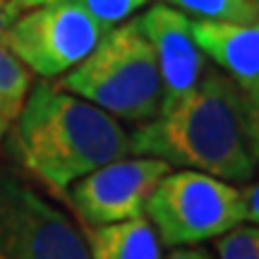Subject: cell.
Here are the masks:
<instances>
[{
  "instance_id": "44dd1931",
  "label": "cell",
  "mask_w": 259,
  "mask_h": 259,
  "mask_svg": "<svg viewBox=\"0 0 259 259\" xmlns=\"http://www.w3.org/2000/svg\"><path fill=\"white\" fill-rule=\"evenodd\" d=\"M254 3H259V0H254Z\"/></svg>"
},
{
  "instance_id": "ba28073f",
  "label": "cell",
  "mask_w": 259,
  "mask_h": 259,
  "mask_svg": "<svg viewBox=\"0 0 259 259\" xmlns=\"http://www.w3.org/2000/svg\"><path fill=\"white\" fill-rule=\"evenodd\" d=\"M137 22L156 56L158 74L163 84V111L197 87V82L206 72V56L199 51L190 34V19L178 10L156 5L137 17Z\"/></svg>"
},
{
  "instance_id": "9a60e30c",
  "label": "cell",
  "mask_w": 259,
  "mask_h": 259,
  "mask_svg": "<svg viewBox=\"0 0 259 259\" xmlns=\"http://www.w3.org/2000/svg\"><path fill=\"white\" fill-rule=\"evenodd\" d=\"M19 15H22V5L17 0H0V38H5Z\"/></svg>"
},
{
  "instance_id": "3957f363",
  "label": "cell",
  "mask_w": 259,
  "mask_h": 259,
  "mask_svg": "<svg viewBox=\"0 0 259 259\" xmlns=\"http://www.w3.org/2000/svg\"><path fill=\"white\" fill-rule=\"evenodd\" d=\"M58 87L94 103L115 120L135 125L151 122L163 106L156 56L137 19L111 29L92 56L63 74Z\"/></svg>"
},
{
  "instance_id": "7c38bea8",
  "label": "cell",
  "mask_w": 259,
  "mask_h": 259,
  "mask_svg": "<svg viewBox=\"0 0 259 259\" xmlns=\"http://www.w3.org/2000/svg\"><path fill=\"white\" fill-rule=\"evenodd\" d=\"M168 5L192 15L199 22H228L250 24L259 19V3L254 0H163Z\"/></svg>"
},
{
  "instance_id": "ffe728a7",
  "label": "cell",
  "mask_w": 259,
  "mask_h": 259,
  "mask_svg": "<svg viewBox=\"0 0 259 259\" xmlns=\"http://www.w3.org/2000/svg\"><path fill=\"white\" fill-rule=\"evenodd\" d=\"M5 132H8V120L0 118V142H3V137H5Z\"/></svg>"
},
{
  "instance_id": "7a4b0ae2",
  "label": "cell",
  "mask_w": 259,
  "mask_h": 259,
  "mask_svg": "<svg viewBox=\"0 0 259 259\" xmlns=\"http://www.w3.org/2000/svg\"><path fill=\"white\" fill-rule=\"evenodd\" d=\"M12 151L22 168L56 194L130 154V135L94 103L38 82L15 118Z\"/></svg>"
},
{
  "instance_id": "8fae6325",
  "label": "cell",
  "mask_w": 259,
  "mask_h": 259,
  "mask_svg": "<svg viewBox=\"0 0 259 259\" xmlns=\"http://www.w3.org/2000/svg\"><path fill=\"white\" fill-rule=\"evenodd\" d=\"M31 89V72L0 38V118L15 120L27 101V94Z\"/></svg>"
},
{
  "instance_id": "277c9868",
  "label": "cell",
  "mask_w": 259,
  "mask_h": 259,
  "mask_svg": "<svg viewBox=\"0 0 259 259\" xmlns=\"http://www.w3.org/2000/svg\"><path fill=\"white\" fill-rule=\"evenodd\" d=\"M147 216L168 247L221 238L245 221L242 192L199 170H170L147 202Z\"/></svg>"
},
{
  "instance_id": "e0dca14e",
  "label": "cell",
  "mask_w": 259,
  "mask_h": 259,
  "mask_svg": "<svg viewBox=\"0 0 259 259\" xmlns=\"http://www.w3.org/2000/svg\"><path fill=\"white\" fill-rule=\"evenodd\" d=\"M247 99V115H250V132H252V142H254V151L259 158V89Z\"/></svg>"
},
{
  "instance_id": "9c48e42d",
  "label": "cell",
  "mask_w": 259,
  "mask_h": 259,
  "mask_svg": "<svg viewBox=\"0 0 259 259\" xmlns=\"http://www.w3.org/2000/svg\"><path fill=\"white\" fill-rule=\"evenodd\" d=\"M190 34L206 58L240 87L245 96L259 89V19L250 24L190 19Z\"/></svg>"
},
{
  "instance_id": "ac0fdd59",
  "label": "cell",
  "mask_w": 259,
  "mask_h": 259,
  "mask_svg": "<svg viewBox=\"0 0 259 259\" xmlns=\"http://www.w3.org/2000/svg\"><path fill=\"white\" fill-rule=\"evenodd\" d=\"M163 259H213V257L206 250H199V247H176Z\"/></svg>"
},
{
  "instance_id": "5bb4252c",
  "label": "cell",
  "mask_w": 259,
  "mask_h": 259,
  "mask_svg": "<svg viewBox=\"0 0 259 259\" xmlns=\"http://www.w3.org/2000/svg\"><path fill=\"white\" fill-rule=\"evenodd\" d=\"M219 259H259V228L238 226L216 240Z\"/></svg>"
},
{
  "instance_id": "6da1fadb",
  "label": "cell",
  "mask_w": 259,
  "mask_h": 259,
  "mask_svg": "<svg viewBox=\"0 0 259 259\" xmlns=\"http://www.w3.org/2000/svg\"><path fill=\"white\" fill-rule=\"evenodd\" d=\"M130 154L199 170L219 180H250L257 151L247 99L223 72L206 67L194 89L130 135Z\"/></svg>"
},
{
  "instance_id": "4fadbf2b",
  "label": "cell",
  "mask_w": 259,
  "mask_h": 259,
  "mask_svg": "<svg viewBox=\"0 0 259 259\" xmlns=\"http://www.w3.org/2000/svg\"><path fill=\"white\" fill-rule=\"evenodd\" d=\"M82 10H87L106 31L127 22L137 10L147 5V0H74Z\"/></svg>"
},
{
  "instance_id": "30bf717a",
  "label": "cell",
  "mask_w": 259,
  "mask_h": 259,
  "mask_svg": "<svg viewBox=\"0 0 259 259\" xmlns=\"http://www.w3.org/2000/svg\"><path fill=\"white\" fill-rule=\"evenodd\" d=\"M84 242L92 259H163V242L144 216L87 228Z\"/></svg>"
},
{
  "instance_id": "5b68a950",
  "label": "cell",
  "mask_w": 259,
  "mask_h": 259,
  "mask_svg": "<svg viewBox=\"0 0 259 259\" xmlns=\"http://www.w3.org/2000/svg\"><path fill=\"white\" fill-rule=\"evenodd\" d=\"M108 31L74 0L19 15L5 34L12 56L38 77H63L84 63Z\"/></svg>"
},
{
  "instance_id": "2e32d148",
  "label": "cell",
  "mask_w": 259,
  "mask_h": 259,
  "mask_svg": "<svg viewBox=\"0 0 259 259\" xmlns=\"http://www.w3.org/2000/svg\"><path fill=\"white\" fill-rule=\"evenodd\" d=\"M242 204H245V221H252L259 228V183L240 190Z\"/></svg>"
},
{
  "instance_id": "d6986e66",
  "label": "cell",
  "mask_w": 259,
  "mask_h": 259,
  "mask_svg": "<svg viewBox=\"0 0 259 259\" xmlns=\"http://www.w3.org/2000/svg\"><path fill=\"white\" fill-rule=\"evenodd\" d=\"M22 10H34V8H44V5H56V3H67V0H17Z\"/></svg>"
},
{
  "instance_id": "8992f818",
  "label": "cell",
  "mask_w": 259,
  "mask_h": 259,
  "mask_svg": "<svg viewBox=\"0 0 259 259\" xmlns=\"http://www.w3.org/2000/svg\"><path fill=\"white\" fill-rule=\"evenodd\" d=\"M0 259H92L84 235L56 204L0 168Z\"/></svg>"
},
{
  "instance_id": "52a82bcc",
  "label": "cell",
  "mask_w": 259,
  "mask_h": 259,
  "mask_svg": "<svg viewBox=\"0 0 259 259\" xmlns=\"http://www.w3.org/2000/svg\"><path fill=\"white\" fill-rule=\"evenodd\" d=\"M170 170L161 158L125 156L84 176L65 194L87 228L111 226L144 216L151 192Z\"/></svg>"
}]
</instances>
